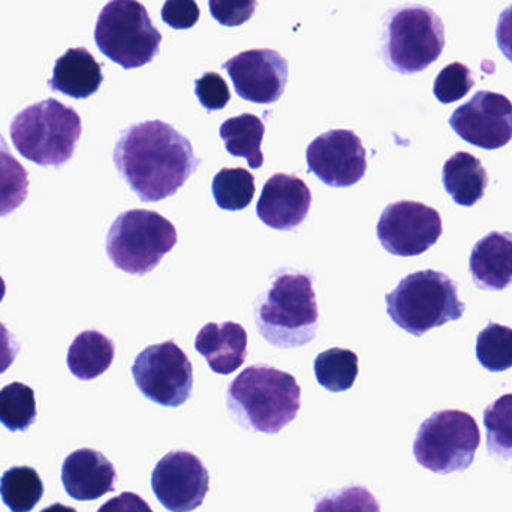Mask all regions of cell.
<instances>
[{"label":"cell","instance_id":"1","mask_svg":"<svg viewBox=\"0 0 512 512\" xmlns=\"http://www.w3.org/2000/svg\"><path fill=\"white\" fill-rule=\"evenodd\" d=\"M113 159L122 179L143 203L173 197L201 165L191 141L161 120L125 129Z\"/></svg>","mask_w":512,"mask_h":512},{"label":"cell","instance_id":"2","mask_svg":"<svg viewBox=\"0 0 512 512\" xmlns=\"http://www.w3.org/2000/svg\"><path fill=\"white\" fill-rule=\"evenodd\" d=\"M270 289L255 300V324L259 334L276 348H301L315 339L319 310L313 277L279 268L271 276Z\"/></svg>","mask_w":512,"mask_h":512},{"label":"cell","instance_id":"3","mask_svg":"<svg viewBox=\"0 0 512 512\" xmlns=\"http://www.w3.org/2000/svg\"><path fill=\"white\" fill-rule=\"evenodd\" d=\"M301 388L291 373L256 364L228 387L227 406L243 429L276 435L297 418Z\"/></svg>","mask_w":512,"mask_h":512},{"label":"cell","instance_id":"4","mask_svg":"<svg viewBox=\"0 0 512 512\" xmlns=\"http://www.w3.org/2000/svg\"><path fill=\"white\" fill-rule=\"evenodd\" d=\"M81 131L77 111L53 98L24 108L9 128L18 153L41 167L65 165L74 156Z\"/></svg>","mask_w":512,"mask_h":512},{"label":"cell","instance_id":"5","mask_svg":"<svg viewBox=\"0 0 512 512\" xmlns=\"http://www.w3.org/2000/svg\"><path fill=\"white\" fill-rule=\"evenodd\" d=\"M385 301L394 324L415 337L457 321L465 313L456 283L447 274L435 270L417 271L403 277L399 285L385 295Z\"/></svg>","mask_w":512,"mask_h":512},{"label":"cell","instance_id":"6","mask_svg":"<svg viewBox=\"0 0 512 512\" xmlns=\"http://www.w3.org/2000/svg\"><path fill=\"white\" fill-rule=\"evenodd\" d=\"M445 47V26L427 6L393 9L385 18L382 56L393 71L417 74L429 68Z\"/></svg>","mask_w":512,"mask_h":512},{"label":"cell","instance_id":"7","mask_svg":"<svg viewBox=\"0 0 512 512\" xmlns=\"http://www.w3.org/2000/svg\"><path fill=\"white\" fill-rule=\"evenodd\" d=\"M99 51L125 69L141 68L161 50L162 35L138 0H110L95 27Z\"/></svg>","mask_w":512,"mask_h":512},{"label":"cell","instance_id":"8","mask_svg":"<svg viewBox=\"0 0 512 512\" xmlns=\"http://www.w3.org/2000/svg\"><path fill=\"white\" fill-rule=\"evenodd\" d=\"M176 245L177 230L167 218L150 210H129L111 225L105 249L119 270L144 276Z\"/></svg>","mask_w":512,"mask_h":512},{"label":"cell","instance_id":"9","mask_svg":"<svg viewBox=\"0 0 512 512\" xmlns=\"http://www.w3.org/2000/svg\"><path fill=\"white\" fill-rule=\"evenodd\" d=\"M480 442V429L471 414L456 409L438 411L418 429L414 456L435 474L463 472L474 462Z\"/></svg>","mask_w":512,"mask_h":512},{"label":"cell","instance_id":"10","mask_svg":"<svg viewBox=\"0 0 512 512\" xmlns=\"http://www.w3.org/2000/svg\"><path fill=\"white\" fill-rule=\"evenodd\" d=\"M132 376L144 397L167 408H179L188 402L194 388L191 360L174 340L140 352Z\"/></svg>","mask_w":512,"mask_h":512},{"label":"cell","instance_id":"11","mask_svg":"<svg viewBox=\"0 0 512 512\" xmlns=\"http://www.w3.org/2000/svg\"><path fill=\"white\" fill-rule=\"evenodd\" d=\"M376 233L388 254L418 256L429 251L442 236V219L426 204L399 201L385 207Z\"/></svg>","mask_w":512,"mask_h":512},{"label":"cell","instance_id":"12","mask_svg":"<svg viewBox=\"0 0 512 512\" xmlns=\"http://www.w3.org/2000/svg\"><path fill=\"white\" fill-rule=\"evenodd\" d=\"M307 167L324 185L349 188L367 171L366 149L354 131L333 129L316 137L307 147Z\"/></svg>","mask_w":512,"mask_h":512},{"label":"cell","instance_id":"13","mask_svg":"<svg viewBox=\"0 0 512 512\" xmlns=\"http://www.w3.org/2000/svg\"><path fill=\"white\" fill-rule=\"evenodd\" d=\"M209 471L195 454L171 451L152 472V489L162 507L171 512L200 508L209 493Z\"/></svg>","mask_w":512,"mask_h":512},{"label":"cell","instance_id":"14","mask_svg":"<svg viewBox=\"0 0 512 512\" xmlns=\"http://www.w3.org/2000/svg\"><path fill=\"white\" fill-rule=\"evenodd\" d=\"M450 126L472 146L502 149L512 140V102L501 93L481 90L454 111Z\"/></svg>","mask_w":512,"mask_h":512},{"label":"cell","instance_id":"15","mask_svg":"<svg viewBox=\"0 0 512 512\" xmlns=\"http://www.w3.org/2000/svg\"><path fill=\"white\" fill-rule=\"evenodd\" d=\"M233 80L237 95L255 104H274L288 83V60L274 50H249L222 65Z\"/></svg>","mask_w":512,"mask_h":512},{"label":"cell","instance_id":"16","mask_svg":"<svg viewBox=\"0 0 512 512\" xmlns=\"http://www.w3.org/2000/svg\"><path fill=\"white\" fill-rule=\"evenodd\" d=\"M312 206V192L300 177L274 174L265 182L256 204V215L267 227L292 231L306 221Z\"/></svg>","mask_w":512,"mask_h":512},{"label":"cell","instance_id":"17","mask_svg":"<svg viewBox=\"0 0 512 512\" xmlns=\"http://www.w3.org/2000/svg\"><path fill=\"white\" fill-rule=\"evenodd\" d=\"M116 480L117 472L113 463L92 448L74 451L63 462V487L75 501H95L114 492Z\"/></svg>","mask_w":512,"mask_h":512},{"label":"cell","instance_id":"18","mask_svg":"<svg viewBox=\"0 0 512 512\" xmlns=\"http://www.w3.org/2000/svg\"><path fill=\"white\" fill-rule=\"evenodd\" d=\"M195 349L206 358L213 372L231 375L248 358V333L236 322H209L197 334Z\"/></svg>","mask_w":512,"mask_h":512},{"label":"cell","instance_id":"19","mask_svg":"<svg viewBox=\"0 0 512 512\" xmlns=\"http://www.w3.org/2000/svg\"><path fill=\"white\" fill-rule=\"evenodd\" d=\"M472 279L484 291H502L512 285V234H487L472 249Z\"/></svg>","mask_w":512,"mask_h":512},{"label":"cell","instance_id":"20","mask_svg":"<svg viewBox=\"0 0 512 512\" xmlns=\"http://www.w3.org/2000/svg\"><path fill=\"white\" fill-rule=\"evenodd\" d=\"M104 81L102 65L84 47L69 48L54 63L53 77L48 86L53 92L74 99L95 95Z\"/></svg>","mask_w":512,"mask_h":512},{"label":"cell","instance_id":"21","mask_svg":"<svg viewBox=\"0 0 512 512\" xmlns=\"http://www.w3.org/2000/svg\"><path fill=\"white\" fill-rule=\"evenodd\" d=\"M442 182L454 203L472 207L483 200L489 176L480 159L471 153L459 152L445 162Z\"/></svg>","mask_w":512,"mask_h":512},{"label":"cell","instance_id":"22","mask_svg":"<svg viewBox=\"0 0 512 512\" xmlns=\"http://www.w3.org/2000/svg\"><path fill=\"white\" fill-rule=\"evenodd\" d=\"M114 355L113 340L99 331H83L69 346L68 367L75 378L92 381L110 369Z\"/></svg>","mask_w":512,"mask_h":512},{"label":"cell","instance_id":"23","mask_svg":"<svg viewBox=\"0 0 512 512\" xmlns=\"http://www.w3.org/2000/svg\"><path fill=\"white\" fill-rule=\"evenodd\" d=\"M264 134L265 125L262 120L249 113L225 120L219 129L227 152L236 158H245L252 170H258L264 165L261 152Z\"/></svg>","mask_w":512,"mask_h":512},{"label":"cell","instance_id":"24","mask_svg":"<svg viewBox=\"0 0 512 512\" xmlns=\"http://www.w3.org/2000/svg\"><path fill=\"white\" fill-rule=\"evenodd\" d=\"M44 496V484L30 466H14L0 478V498L11 512H30Z\"/></svg>","mask_w":512,"mask_h":512},{"label":"cell","instance_id":"25","mask_svg":"<svg viewBox=\"0 0 512 512\" xmlns=\"http://www.w3.org/2000/svg\"><path fill=\"white\" fill-rule=\"evenodd\" d=\"M313 370L321 387L331 393H342L357 381L358 355L349 349H327L315 358Z\"/></svg>","mask_w":512,"mask_h":512},{"label":"cell","instance_id":"26","mask_svg":"<svg viewBox=\"0 0 512 512\" xmlns=\"http://www.w3.org/2000/svg\"><path fill=\"white\" fill-rule=\"evenodd\" d=\"M255 191V177L245 168H222L213 179L216 204L228 212H240L251 206Z\"/></svg>","mask_w":512,"mask_h":512},{"label":"cell","instance_id":"27","mask_svg":"<svg viewBox=\"0 0 512 512\" xmlns=\"http://www.w3.org/2000/svg\"><path fill=\"white\" fill-rule=\"evenodd\" d=\"M29 194V177L26 168L9 150L0 135V218L14 213Z\"/></svg>","mask_w":512,"mask_h":512},{"label":"cell","instance_id":"28","mask_svg":"<svg viewBox=\"0 0 512 512\" xmlns=\"http://www.w3.org/2000/svg\"><path fill=\"white\" fill-rule=\"evenodd\" d=\"M36 415L35 393L29 385L12 382L0 390V424L9 432H26Z\"/></svg>","mask_w":512,"mask_h":512},{"label":"cell","instance_id":"29","mask_svg":"<svg viewBox=\"0 0 512 512\" xmlns=\"http://www.w3.org/2000/svg\"><path fill=\"white\" fill-rule=\"evenodd\" d=\"M484 426L489 453L499 460H512V393L487 406Z\"/></svg>","mask_w":512,"mask_h":512},{"label":"cell","instance_id":"30","mask_svg":"<svg viewBox=\"0 0 512 512\" xmlns=\"http://www.w3.org/2000/svg\"><path fill=\"white\" fill-rule=\"evenodd\" d=\"M477 358L484 369L504 372L512 367V328L490 322L477 337Z\"/></svg>","mask_w":512,"mask_h":512},{"label":"cell","instance_id":"31","mask_svg":"<svg viewBox=\"0 0 512 512\" xmlns=\"http://www.w3.org/2000/svg\"><path fill=\"white\" fill-rule=\"evenodd\" d=\"M313 512H381V505L366 487L351 486L319 499Z\"/></svg>","mask_w":512,"mask_h":512},{"label":"cell","instance_id":"32","mask_svg":"<svg viewBox=\"0 0 512 512\" xmlns=\"http://www.w3.org/2000/svg\"><path fill=\"white\" fill-rule=\"evenodd\" d=\"M474 84L475 81L468 66L459 62L451 63L439 72L433 86V93L442 104H453L465 98Z\"/></svg>","mask_w":512,"mask_h":512},{"label":"cell","instance_id":"33","mask_svg":"<svg viewBox=\"0 0 512 512\" xmlns=\"http://www.w3.org/2000/svg\"><path fill=\"white\" fill-rule=\"evenodd\" d=\"M195 95L207 111L224 110L231 101L230 87L216 72H206L195 81Z\"/></svg>","mask_w":512,"mask_h":512},{"label":"cell","instance_id":"34","mask_svg":"<svg viewBox=\"0 0 512 512\" xmlns=\"http://www.w3.org/2000/svg\"><path fill=\"white\" fill-rule=\"evenodd\" d=\"M258 0H209L210 12L222 26H242L254 17Z\"/></svg>","mask_w":512,"mask_h":512},{"label":"cell","instance_id":"35","mask_svg":"<svg viewBox=\"0 0 512 512\" xmlns=\"http://www.w3.org/2000/svg\"><path fill=\"white\" fill-rule=\"evenodd\" d=\"M200 6L195 0H167L162 6V20L177 30L191 29L200 20Z\"/></svg>","mask_w":512,"mask_h":512},{"label":"cell","instance_id":"36","mask_svg":"<svg viewBox=\"0 0 512 512\" xmlns=\"http://www.w3.org/2000/svg\"><path fill=\"white\" fill-rule=\"evenodd\" d=\"M98 512H153V510L141 496L126 492L105 502Z\"/></svg>","mask_w":512,"mask_h":512},{"label":"cell","instance_id":"37","mask_svg":"<svg viewBox=\"0 0 512 512\" xmlns=\"http://www.w3.org/2000/svg\"><path fill=\"white\" fill-rule=\"evenodd\" d=\"M20 352V343L14 334L0 322V375L5 373L14 363Z\"/></svg>","mask_w":512,"mask_h":512},{"label":"cell","instance_id":"38","mask_svg":"<svg viewBox=\"0 0 512 512\" xmlns=\"http://www.w3.org/2000/svg\"><path fill=\"white\" fill-rule=\"evenodd\" d=\"M496 41H498V47L502 54L512 62V5L505 8L499 15Z\"/></svg>","mask_w":512,"mask_h":512},{"label":"cell","instance_id":"39","mask_svg":"<svg viewBox=\"0 0 512 512\" xmlns=\"http://www.w3.org/2000/svg\"><path fill=\"white\" fill-rule=\"evenodd\" d=\"M41 512H77L75 508L72 507H66V505L59 504H53L51 507L44 508Z\"/></svg>","mask_w":512,"mask_h":512},{"label":"cell","instance_id":"40","mask_svg":"<svg viewBox=\"0 0 512 512\" xmlns=\"http://www.w3.org/2000/svg\"><path fill=\"white\" fill-rule=\"evenodd\" d=\"M5 294H6L5 280H3L2 276H0V303H2L3 298H5Z\"/></svg>","mask_w":512,"mask_h":512}]
</instances>
